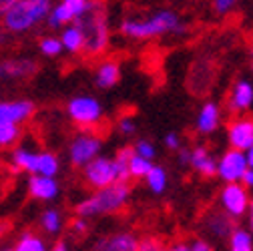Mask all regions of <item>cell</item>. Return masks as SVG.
<instances>
[{"label": "cell", "mask_w": 253, "mask_h": 251, "mask_svg": "<svg viewBox=\"0 0 253 251\" xmlns=\"http://www.w3.org/2000/svg\"><path fill=\"white\" fill-rule=\"evenodd\" d=\"M185 22L173 10H157L147 18H126L121 24V33L137 41H149L165 35L185 33Z\"/></svg>", "instance_id": "1"}, {"label": "cell", "mask_w": 253, "mask_h": 251, "mask_svg": "<svg viewBox=\"0 0 253 251\" xmlns=\"http://www.w3.org/2000/svg\"><path fill=\"white\" fill-rule=\"evenodd\" d=\"M131 197V187L129 183H115L105 189H99L90 197L83 199L77 205V215L79 217H97V215H107V213H117L121 211Z\"/></svg>", "instance_id": "2"}, {"label": "cell", "mask_w": 253, "mask_h": 251, "mask_svg": "<svg viewBox=\"0 0 253 251\" xmlns=\"http://www.w3.org/2000/svg\"><path fill=\"white\" fill-rule=\"evenodd\" d=\"M77 24L84 35V52L88 56H99L109 44V24L107 12L101 0H92L90 8L77 20Z\"/></svg>", "instance_id": "3"}, {"label": "cell", "mask_w": 253, "mask_h": 251, "mask_svg": "<svg viewBox=\"0 0 253 251\" xmlns=\"http://www.w3.org/2000/svg\"><path fill=\"white\" fill-rule=\"evenodd\" d=\"M50 0H18L2 16V26L8 33H26L35 24L50 16Z\"/></svg>", "instance_id": "4"}, {"label": "cell", "mask_w": 253, "mask_h": 251, "mask_svg": "<svg viewBox=\"0 0 253 251\" xmlns=\"http://www.w3.org/2000/svg\"><path fill=\"white\" fill-rule=\"evenodd\" d=\"M219 203L231 219H241L247 215L251 205L249 189H245L243 183H225L223 189L219 191Z\"/></svg>", "instance_id": "5"}, {"label": "cell", "mask_w": 253, "mask_h": 251, "mask_svg": "<svg viewBox=\"0 0 253 251\" xmlns=\"http://www.w3.org/2000/svg\"><path fill=\"white\" fill-rule=\"evenodd\" d=\"M249 169L247 155L239 149H227L217 159V177L223 183H241L245 171Z\"/></svg>", "instance_id": "6"}, {"label": "cell", "mask_w": 253, "mask_h": 251, "mask_svg": "<svg viewBox=\"0 0 253 251\" xmlns=\"http://www.w3.org/2000/svg\"><path fill=\"white\" fill-rule=\"evenodd\" d=\"M101 147H103L101 145V137L92 135L90 131H84V133L77 135L69 145L71 163L75 167H86L90 161H94L99 157Z\"/></svg>", "instance_id": "7"}, {"label": "cell", "mask_w": 253, "mask_h": 251, "mask_svg": "<svg viewBox=\"0 0 253 251\" xmlns=\"http://www.w3.org/2000/svg\"><path fill=\"white\" fill-rule=\"evenodd\" d=\"M67 113L79 127H94L103 117V107L97 99L84 95L71 99L67 105Z\"/></svg>", "instance_id": "8"}, {"label": "cell", "mask_w": 253, "mask_h": 251, "mask_svg": "<svg viewBox=\"0 0 253 251\" xmlns=\"http://www.w3.org/2000/svg\"><path fill=\"white\" fill-rule=\"evenodd\" d=\"M84 169V181L88 187H92L94 191L105 189L109 185L119 183V175H117V167L113 159H107V157H97L94 161H90Z\"/></svg>", "instance_id": "9"}, {"label": "cell", "mask_w": 253, "mask_h": 251, "mask_svg": "<svg viewBox=\"0 0 253 251\" xmlns=\"http://www.w3.org/2000/svg\"><path fill=\"white\" fill-rule=\"evenodd\" d=\"M90 4H92V0H60L48 16V24L52 28L69 26L77 22L90 8Z\"/></svg>", "instance_id": "10"}, {"label": "cell", "mask_w": 253, "mask_h": 251, "mask_svg": "<svg viewBox=\"0 0 253 251\" xmlns=\"http://www.w3.org/2000/svg\"><path fill=\"white\" fill-rule=\"evenodd\" d=\"M227 145L239 151H247L253 145V117L235 115L227 123Z\"/></svg>", "instance_id": "11"}, {"label": "cell", "mask_w": 253, "mask_h": 251, "mask_svg": "<svg viewBox=\"0 0 253 251\" xmlns=\"http://www.w3.org/2000/svg\"><path fill=\"white\" fill-rule=\"evenodd\" d=\"M227 109L233 115H245L253 109V81L247 77H239L227 95Z\"/></svg>", "instance_id": "12"}, {"label": "cell", "mask_w": 253, "mask_h": 251, "mask_svg": "<svg viewBox=\"0 0 253 251\" xmlns=\"http://www.w3.org/2000/svg\"><path fill=\"white\" fill-rule=\"evenodd\" d=\"M221 115L223 113H221L219 103H215V101L203 103L201 109L197 111V117H195V131L203 137L213 135L221 125Z\"/></svg>", "instance_id": "13"}, {"label": "cell", "mask_w": 253, "mask_h": 251, "mask_svg": "<svg viewBox=\"0 0 253 251\" xmlns=\"http://www.w3.org/2000/svg\"><path fill=\"white\" fill-rule=\"evenodd\" d=\"M37 62L30 58H6L0 60V79L16 81V79H28L37 73Z\"/></svg>", "instance_id": "14"}, {"label": "cell", "mask_w": 253, "mask_h": 251, "mask_svg": "<svg viewBox=\"0 0 253 251\" xmlns=\"http://www.w3.org/2000/svg\"><path fill=\"white\" fill-rule=\"evenodd\" d=\"M139 249V237L126 231L113 233L105 239H101L94 245L92 251H137Z\"/></svg>", "instance_id": "15"}, {"label": "cell", "mask_w": 253, "mask_h": 251, "mask_svg": "<svg viewBox=\"0 0 253 251\" xmlns=\"http://www.w3.org/2000/svg\"><path fill=\"white\" fill-rule=\"evenodd\" d=\"M35 115V105L30 101H4L0 103V121L10 123H24Z\"/></svg>", "instance_id": "16"}, {"label": "cell", "mask_w": 253, "mask_h": 251, "mask_svg": "<svg viewBox=\"0 0 253 251\" xmlns=\"http://www.w3.org/2000/svg\"><path fill=\"white\" fill-rule=\"evenodd\" d=\"M205 229L217 239H229L235 227H233V219L221 209V211H211L205 217Z\"/></svg>", "instance_id": "17"}, {"label": "cell", "mask_w": 253, "mask_h": 251, "mask_svg": "<svg viewBox=\"0 0 253 251\" xmlns=\"http://www.w3.org/2000/svg\"><path fill=\"white\" fill-rule=\"evenodd\" d=\"M189 167L203 177H217V159L203 145H197L195 149H191V165Z\"/></svg>", "instance_id": "18"}, {"label": "cell", "mask_w": 253, "mask_h": 251, "mask_svg": "<svg viewBox=\"0 0 253 251\" xmlns=\"http://www.w3.org/2000/svg\"><path fill=\"white\" fill-rule=\"evenodd\" d=\"M28 193L35 199L41 201H50L58 195V183L54 177H44V175H33L28 181Z\"/></svg>", "instance_id": "19"}, {"label": "cell", "mask_w": 253, "mask_h": 251, "mask_svg": "<svg viewBox=\"0 0 253 251\" xmlns=\"http://www.w3.org/2000/svg\"><path fill=\"white\" fill-rule=\"evenodd\" d=\"M121 79V67L117 60H105L97 67V73H94V83H97L101 88H111L119 83Z\"/></svg>", "instance_id": "20"}, {"label": "cell", "mask_w": 253, "mask_h": 251, "mask_svg": "<svg viewBox=\"0 0 253 251\" xmlns=\"http://www.w3.org/2000/svg\"><path fill=\"white\" fill-rule=\"evenodd\" d=\"M12 165L16 169H20V171H26L30 175H37V169H39V153L30 151L26 147H18L12 153Z\"/></svg>", "instance_id": "21"}, {"label": "cell", "mask_w": 253, "mask_h": 251, "mask_svg": "<svg viewBox=\"0 0 253 251\" xmlns=\"http://www.w3.org/2000/svg\"><path fill=\"white\" fill-rule=\"evenodd\" d=\"M60 41H62V46H65V50H69L73 54L84 52V35H83V30L77 24L65 26Z\"/></svg>", "instance_id": "22"}, {"label": "cell", "mask_w": 253, "mask_h": 251, "mask_svg": "<svg viewBox=\"0 0 253 251\" xmlns=\"http://www.w3.org/2000/svg\"><path fill=\"white\" fill-rule=\"evenodd\" d=\"M135 155V149L131 147H123L117 155H115V167H117V175H119V183H129L131 179V157Z\"/></svg>", "instance_id": "23"}, {"label": "cell", "mask_w": 253, "mask_h": 251, "mask_svg": "<svg viewBox=\"0 0 253 251\" xmlns=\"http://www.w3.org/2000/svg\"><path fill=\"white\" fill-rule=\"evenodd\" d=\"M145 181H147V187L155 195H161V193H165L167 185H169V175H167V171L163 167L153 165V169L147 173Z\"/></svg>", "instance_id": "24"}, {"label": "cell", "mask_w": 253, "mask_h": 251, "mask_svg": "<svg viewBox=\"0 0 253 251\" xmlns=\"http://www.w3.org/2000/svg\"><path fill=\"white\" fill-rule=\"evenodd\" d=\"M229 241V251H253V233L243 227H235Z\"/></svg>", "instance_id": "25"}, {"label": "cell", "mask_w": 253, "mask_h": 251, "mask_svg": "<svg viewBox=\"0 0 253 251\" xmlns=\"http://www.w3.org/2000/svg\"><path fill=\"white\" fill-rule=\"evenodd\" d=\"M20 137V125L10 121H0V147H10Z\"/></svg>", "instance_id": "26"}, {"label": "cell", "mask_w": 253, "mask_h": 251, "mask_svg": "<svg viewBox=\"0 0 253 251\" xmlns=\"http://www.w3.org/2000/svg\"><path fill=\"white\" fill-rule=\"evenodd\" d=\"M58 173V159L52 153H39V169L37 175L44 177H54Z\"/></svg>", "instance_id": "27"}, {"label": "cell", "mask_w": 253, "mask_h": 251, "mask_svg": "<svg viewBox=\"0 0 253 251\" xmlns=\"http://www.w3.org/2000/svg\"><path fill=\"white\" fill-rule=\"evenodd\" d=\"M14 251H46V247H44V241L39 235L24 233V235H20Z\"/></svg>", "instance_id": "28"}, {"label": "cell", "mask_w": 253, "mask_h": 251, "mask_svg": "<svg viewBox=\"0 0 253 251\" xmlns=\"http://www.w3.org/2000/svg\"><path fill=\"white\" fill-rule=\"evenodd\" d=\"M41 223H42V229H44L46 233L54 235V233H58V231L62 229V215H60L58 211H54V209H48V211L42 213Z\"/></svg>", "instance_id": "29"}, {"label": "cell", "mask_w": 253, "mask_h": 251, "mask_svg": "<svg viewBox=\"0 0 253 251\" xmlns=\"http://www.w3.org/2000/svg\"><path fill=\"white\" fill-rule=\"evenodd\" d=\"M129 169H131V177H135V179H145L147 173L153 169V161H149V159H145V157H141V155L135 153V155L131 157Z\"/></svg>", "instance_id": "30"}, {"label": "cell", "mask_w": 253, "mask_h": 251, "mask_svg": "<svg viewBox=\"0 0 253 251\" xmlns=\"http://www.w3.org/2000/svg\"><path fill=\"white\" fill-rule=\"evenodd\" d=\"M65 46H62V41L60 39H54V37H46L41 41V52L44 56H58Z\"/></svg>", "instance_id": "31"}, {"label": "cell", "mask_w": 253, "mask_h": 251, "mask_svg": "<svg viewBox=\"0 0 253 251\" xmlns=\"http://www.w3.org/2000/svg\"><path fill=\"white\" fill-rule=\"evenodd\" d=\"M137 251H167L163 239L155 237V235H147L139 239V249Z\"/></svg>", "instance_id": "32"}, {"label": "cell", "mask_w": 253, "mask_h": 251, "mask_svg": "<svg viewBox=\"0 0 253 251\" xmlns=\"http://www.w3.org/2000/svg\"><path fill=\"white\" fill-rule=\"evenodd\" d=\"M135 153L141 155V157H145V159H149V161H153L155 155H157L155 145H153L151 141H147V139H141V141L135 143Z\"/></svg>", "instance_id": "33"}, {"label": "cell", "mask_w": 253, "mask_h": 251, "mask_svg": "<svg viewBox=\"0 0 253 251\" xmlns=\"http://www.w3.org/2000/svg\"><path fill=\"white\" fill-rule=\"evenodd\" d=\"M117 127H119V131H121L123 135H131V133H135L137 125H135V119H133L131 115H123V117L119 119V123H117Z\"/></svg>", "instance_id": "34"}, {"label": "cell", "mask_w": 253, "mask_h": 251, "mask_svg": "<svg viewBox=\"0 0 253 251\" xmlns=\"http://www.w3.org/2000/svg\"><path fill=\"white\" fill-rule=\"evenodd\" d=\"M237 6V0H213V10L217 14H229Z\"/></svg>", "instance_id": "35"}, {"label": "cell", "mask_w": 253, "mask_h": 251, "mask_svg": "<svg viewBox=\"0 0 253 251\" xmlns=\"http://www.w3.org/2000/svg\"><path fill=\"white\" fill-rule=\"evenodd\" d=\"M163 143H165V147L169 149V151H179L183 145H181V137L177 135V133H167L165 135V139H163Z\"/></svg>", "instance_id": "36"}, {"label": "cell", "mask_w": 253, "mask_h": 251, "mask_svg": "<svg viewBox=\"0 0 253 251\" xmlns=\"http://www.w3.org/2000/svg\"><path fill=\"white\" fill-rule=\"evenodd\" d=\"M177 153H179V165H183V167H189V165H191V149L181 147Z\"/></svg>", "instance_id": "37"}, {"label": "cell", "mask_w": 253, "mask_h": 251, "mask_svg": "<svg viewBox=\"0 0 253 251\" xmlns=\"http://www.w3.org/2000/svg\"><path fill=\"white\" fill-rule=\"evenodd\" d=\"M71 227H73V231H75L77 235H83V233L86 231V219H84V217H77Z\"/></svg>", "instance_id": "38"}, {"label": "cell", "mask_w": 253, "mask_h": 251, "mask_svg": "<svg viewBox=\"0 0 253 251\" xmlns=\"http://www.w3.org/2000/svg\"><path fill=\"white\" fill-rule=\"evenodd\" d=\"M191 249H193V251H213V247H211L205 239H195V241L191 243Z\"/></svg>", "instance_id": "39"}, {"label": "cell", "mask_w": 253, "mask_h": 251, "mask_svg": "<svg viewBox=\"0 0 253 251\" xmlns=\"http://www.w3.org/2000/svg\"><path fill=\"white\" fill-rule=\"evenodd\" d=\"M241 183H243V187H245V189L253 191V169H251V167H249V169L245 171V175H243Z\"/></svg>", "instance_id": "40"}, {"label": "cell", "mask_w": 253, "mask_h": 251, "mask_svg": "<svg viewBox=\"0 0 253 251\" xmlns=\"http://www.w3.org/2000/svg\"><path fill=\"white\" fill-rule=\"evenodd\" d=\"M167 251H193V249H191V245L185 243V241H175V243H171L167 247Z\"/></svg>", "instance_id": "41"}, {"label": "cell", "mask_w": 253, "mask_h": 251, "mask_svg": "<svg viewBox=\"0 0 253 251\" xmlns=\"http://www.w3.org/2000/svg\"><path fill=\"white\" fill-rule=\"evenodd\" d=\"M16 2H18V0H0V16H4Z\"/></svg>", "instance_id": "42"}, {"label": "cell", "mask_w": 253, "mask_h": 251, "mask_svg": "<svg viewBox=\"0 0 253 251\" xmlns=\"http://www.w3.org/2000/svg\"><path fill=\"white\" fill-rule=\"evenodd\" d=\"M247 217H249V231L253 233V199H251V205H249V211H247Z\"/></svg>", "instance_id": "43"}, {"label": "cell", "mask_w": 253, "mask_h": 251, "mask_svg": "<svg viewBox=\"0 0 253 251\" xmlns=\"http://www.w3.org/2000/svg\"><path fill=\"white\" fill-rule=\"evenodd\" d=\"M8 41V33H6V28L4 26H0V44H4Z\"/></svg>", "instance_id": "44"}, {"label": "cell", "mask_w": 253, "mask_h": 251, "mask_svg": "<svg viewBox=\"0 0 253 251\" xmlns=\"http://www.w3.org/2000/svg\"><path fill=\"white\" fill-rule=\"evenodd\" d=\"M245 155H247V163H249V167L253 169V145H251V147L245 151Z\"/></svg>", "instance_id": "45"}, {"label": "cell", "mask_w": 253, "mask_h": 251, "mask_svg": "<svg viewBox=\"0 0 253 251\" xmlns=\"http://www.w3.org/2000/svg\"><path fill=\"white\" fill-rule=\"evenodd\" d=\"M50 251H71V249H69V247H67L65 243H56V245H54V247H52Z\"/></svg>", "instance_id": "46"}, {"label": "cell", "mask_w": 253, "mask_h": 251, "mask_svg": "<svg viewBox=\"0 0 253 251\" xmlns=\"http://www.w3.org/2000/svg\"><path fill=\"white\" fill-rule=\"evenodd\" d=\"M249 62H251V71H253V46L249 48Z\"/></svg>", "instance_id": "47"}, {"label": "cell", "mask_w": 253, "mask_h": 251, "mask_svg": "<svg viewBox=\"0 0 253 251\" xmlns=\"http://www.w3.org/2000/svg\"><path fill=\"white\" fill-rule=\"evenodd\" d=\"M6 251H14V249H6Z\"/></svg>", "instance_id": "48"}]
</instances>
